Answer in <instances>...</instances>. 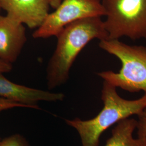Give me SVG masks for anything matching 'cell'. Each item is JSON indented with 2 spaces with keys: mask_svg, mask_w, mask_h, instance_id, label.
<instances>
[{
  "mask_svg": "<svg viewBox=\"0 0 146 146\" xmlns=\"http://www.w3.org/2000/svg\"><path fill=\"white\" fill-rule=\"evenodd\" d=\"M56 47L47 68L49 89L66 83L73 63L87 44L94 39H108L101 17L85 18L66 27L58 36Z\"/></svg>",
  "mask_w": 146,
  "mask_h": 146,
  "instance_id": "1",
  "label": "cell"
},
{
  "mask_svg": "<svg viewBox=\"0 0 146 146\" xmlns=\"http://www.w3.org/2000/svg\"><path fill=\"white\" fill-rule=\"evenodd\" d=\"M101 99L104 108L93 119L66 120L78 131L82 146H99L100 136L111 125L131 115H139L146 108V93L138 99L125 100L118 94L115 87L104 81Z\"/></svg>",
  "mask_w": 146,
  "mask_h": 146,
  "instance_id": "2",
  "label": "cell"
},
{
  "mask_svg": "<svg viewBox=\"0 0 146 146\" xmlns=\"http://www.w3.org/2000/svg\"><path fill=\"white\" fill-rule=\"evenodd\" d=\"M99 46L121 63L119 72L103 71L97 74L99 77L116 88L146 93V47L129 45L117 39L100 40Z\"/></svg>",
  "mask_w": 146,
  "mask_h": 146,
  "instance_id": "3",
  "label": "cell"
},
{
  "mask_svg": "<svg viewBox=\"0 0 146 146\" xmlns=\"http://www.w3.org/2000/svg\"><path fill=\"white\" fill-rule=\"evenodd\" d=\"M108 39L146 40V0H101Z\"/></svg>",
  "mask_w": 146,
  "mask_h": 146,
  "instance_id": "4",
  "label": "cell"
},
{
  "mask_svg": "<svg viewBox=\"0 0 146 146\" xmlns=\"http://www.w3.org/2000/svg\"><path fill=\"white\" fill-rule=\"evenodd\" d=\"M105 15L101 0H62L55 11L49 13L42 25L34 32L35 38L57 36L69 25L80 20Z\"/></svg>",
  "mask_w": 146,
  "mask_h": 146,
  "instance_id": "5",
  "label": "cell"
},
{
  "mask_svg": "<svg viewBox=\"0 0 146 146\" xmlns=\"http://www.w3.org/2000/svg\"><path fill=\"white\" fill-rule=\"evenodd\" d=\"M50 7L49 0H0V8L13 20L30 29H37L44 22Z\"/></svg>",
  "mask_w": 146,
  "mask_h": 146,
  "instance_id": "6",
  "label": "cell"
},
{
  "mask_svg": "<svg viewBox=\"0 0 146 146\" xmlns=\"http://www.w3.org/2000/svg\"><path fill=\"white\" fill-rule=\"evenodd\" d=\"M0 97L24 104L27 108L40 109V101L56 102L62 101L64 95L61 93L32 88L11 82L0 73Z\"/></svg>",
  "mask_w": 146,
  "mask_h": 146,
  "instance_id": "7",
  "label": "cell"
},
{
  "mask_svg": "<svg viewBox=\"0 0 146 146\" xmlns=\"http://www.w3.org/2000/svg\"><path fill=\"white\" fill-rule=\"evenodd\" d=\"M27 42L24 25L8 16L0 15V60L15 62Z\"/></svg>",
  "mask_w": 146,
  "mask_h": 146,
  "instance_id": "8",
  "label": "cell"
},
{
  "mask_svg": "<svg viewBox=\"0 0 146 146\" xmlns=\"http://www.w3.org/2000/svg\"><path fill=\"white\" fill-rule=\"evenodd\" d=\"M137 120L127 118L117 122L104 146H146V137H133Z\"/></svg>",
  "mask_w": 146,
  "mask_h": 146,
  "instance_id": "9",
  "label": "cell"
},
{
  "mask_svg": "<svg viewBox=\"0 0 146 146\" xmlns=\"http://www.w3.org/2000/svg\"><path fill=\"white\" fill-rule=\"evenodd\" d=\"M0 146H28V145L23 137L15 134L0 141Z\"/></svg>",
  "mask_w": 146,
  "mask_h": 146,
  "instance_id": "10",
  "label": "cell"
},
{
  "mask_svg": "<svg viewBox=\"0 0 146 146\" xmlns=\"http://www.w3.org/2000/svg\"><path fill=\"white\" fill-rule=\"evenodd\" d=\"M137 116L136 129L138 137H146V108Z\"/></svg>",
  "mask_w": 146,
  "mask_h": 146,
  "instance_id": "11",
  "label": "cell"
},
{
  "mask_svg": "<svg viewBox=\"0 0 146 146\" xmlns=\"http://www.w3.org/2000/svg\"><path fill=\"white\" fill-rule=\"evenodd\" d=\"M16 107H26V106L21 104L0 97V112L5 110H9Z\"/></svg>",
  "mask_w": 146,
  "mask_h": 146,
  "instance_id": "12",
  "label": "cell"
},
{
  "mask_svg": "<svg viewBox=\"0 0 146 146\" xmlns=\"http://www.w3.org/2000/svg\"><path fill=\"white\" fill-rule=\"evenodd\" d=\"M13 66L11 64L5 62L0 60V73H9L11 71Z\"/></svg>",
  "mask_w": 146,
  "mask_h": 146,
  "instance_id": "13",
  "label": "cell"
},
{
  "mask_svg": "<svg viewBox=\"0 0 146 146\" xmlns=\"http://www.w3.org/2000/svg\"><path fill=\"white\" fill-rule=\"evenodd\" d=\"M62 0H49L50 7L54 9H55L58 7V5L61 2Z\"/></svg>",
  "mask_w": 146,
  "mask_h": 146,
  "instance_id": "14",
  "label": "cell"
},
{
  "mask_svg": "<svg viewBox=\"0 0 146 146\" xmlns=\"http://www.w3.org/2000/svg\"><path fill=\"white\" fill-rule=\"evenodd\" d=\"M1 8H0V12H1Z\"/></svg>",
  "mask_w": 146,
  "mask_h": 146,
  "instance_id": "15",
  "label": "cell"
},
{
  "mask_svg": "<svg viewBox=\"0 0 146 146\" xmlns=\"http://www.w3.org/2000/svg\"><path fill=\"white\" fill-rule=\"evenodd\" d=\"M0 141H1V140H0Z\"/></svg>",
  "mask_w": 146,
  "mask_h": 146,
  "instance_id": "16",
  "label": "cell"
}]
</instances>
